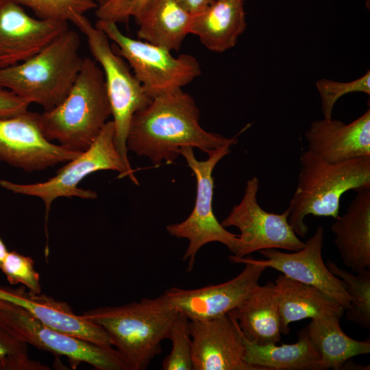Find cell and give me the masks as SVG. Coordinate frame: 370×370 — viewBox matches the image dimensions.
I'll list each match as a JSON object with an SVG mask.
<instances>
[{"label":"cell","instance_id":"obj_1","mask_svg":"<svg viewBox=\"0 0 370 370\" xmlns=\"http://www.w3.org/2000/svg\"><path fill=\"white\" fill-rule=\"evenodd\" d=\"M193 97L183 90L152 99L133 116L127 138V150L147 157L156 166L173 163L181 148L197 147L207 154L236 136L207 132L199 124Z\"/></svg>","mask_w":370,"mask_h":370},{"label":"cell","instance_id":"obj_2","mask_svg":"<svg viewBox=\"0 0 370 370\" xmlns=\"http://www.w3.org/2000/svg\"><path fill=\"white\" fill-rule=\"evenodd\" d=\"M177 313L163 293L123 306L96 308L81 316L106 332L110 345L132 370H144L162 352L161 342L168 338Z\"/></svg>","mask_w":370,"mask_h":370},{"label":"cell","instance_id":"obj_3","mask_svg":"<svg viewBox=\"0 0 370 370\" xmlns=\"http://www.w3.org/2000/svg\"><path fill=\"white\" fill-rule=\"evenodd\" d=\"M111 116L104 75L97 62L84 58L82 69L66 97L39 115L41 131L49 141L77 152L94 142Z\"/></svg>","mask_w":370,"mask_h":370},{"label":"cell","instance_id":"obj_4","mask_svg":"<svg viewBox=\"0 0 370 370\" xmlns=\"http://www.w3.org/2000/svg\"><path fill=\"white\" fill-rule=\"evenodd\" d=\"M369 186L370 156L329 163L307 150L300 157L297 186L287 208L288 223L303 238L308 232L306 216L336 219L345 193Z\"/></svg>","mask_w":370,"mask_h":370},{"label":"cell","instance_id":"obj_5","mask_svg":"<svg viewBox=\"0 0 370 370\" xmlns=\"http://www.w3.org/2000/svg\"><path fill=\"white\" fill-rule=\"evenodd\" d=\"M78 34L67 29L38 53L0 69V86L49 110L67 95L84 62Z\"/></svg>","mask_w":370,"mask_h":370},{"label":"cell","instance_id":"obj_6","mask_svg":"<svg viewBox=\"0 0 370 370\" xmlns=\"http://www.w3.org/2000/svg\"><path fill=\"white\" fill-rule=\"evenodd\" d=\"M73 24L86 36L88 49L103 75L114 125V145L130 180L138 185L127 156V138L134 114L151 101L126 60L114 51L110 39L84 16Z\"/></svg>","mask_w":370,"mask_h":370},{"label":"cell","instance_id":"obj_7","mask_svg":"<svg viewBox=\"0 0 370 370\" xmlns=\"http://www.w3.org/2000/svg\"><path fill=\"white\" fill-rule=\"evenodd\" d=\"M116 24L97 20L95 25L115 43L117 53L128 63L149 99L181 90L201 75L195 57L190 54L174 57L166 49L125 35Z\"/></svg>","mask_w":370,"mask_h":370},{"label":"cell","instance_id":"obj_8","mask_svg":"<svg viewBox=\"0 0 370 370\" xmlns=\"http://www.w3.org/2000/svg\"><path fill=\"white\" fill-rule=\"evenodd\" d=\"M236 142L228 143L210 151L208 159L204 161L196 159L191 147H182L180 151L196 177L195 202L191 213L184 221L168 225L166 229L171 236L188 241V247L183 256V260L188 261V271L193 269L199 250L209 243H221L234 255L238 249V234L230 232L219 222L212 207L213 170L218 162L230 153L231 146Z\"/></svg>","mask_w":370,"mask_h":370},{"label":"cell","instance_id":"obj_9","mask_svg":"<svg viewBox=\"0 0 370 370\" xmlns=\"http://www.w3.org/2000/svg\"><path fill=\"white\" fill-rule=\"evenodd\" d=\"M0 325L27 345L66 356L73 369L84 362L97 370H132L111 345L97 344L55 330L21 306L3 299H0Z\"/></svg>","mask_w":370,"mask_h":370},{"label":"cell","instance_id":"obj_10","mask_svg":"<svg viewBox=\"0 0 370 370\" xmlns=\"http://www.w3.org/2000/svg\"><path fill=\"white\" fill-rule=\"evenodd\" d=\"M114 125L108 121L99 134L84 152L66 162L56 175L42 182L21 184L1 180L0 186L16 194L34 196L41 199L45 207V221L53 201L59 197H77L95 199L97 193L78 187V184L91 173L103 170L119 173V177H128L125 166L114 145Z\"/></svg>","mask_w":370,"mask_h":370},{"label":"cell","instance_id":"obj_11","mask_svg":"<svg viewBox=\"0 0 370 370\" xmlns=\"http://www.w3.org/2000/svg\"><path fill=\"white\" fill-rule=\"evenodd\" d=\"M259 180L249 179L240 203L233 206L221 221L224 227H236L241 232L237 257H245L266 249H282L295 251L304 246L288 221L286 209L281 214L269 212L261 208L257 199Z\"/></svg>","mask_w":370,"mask_h":370},{"label":"cell","instance_id":"obj_12","mask_svg":"<svg viewBox=\"0 0 370 370\" xmlns=\"http://www.w3.org/2000/svg\"><path fill=\"white\" fill-rule=\"evenodd\" d=\"M232 263L245 264L243 270L223 283L196 289L171 287L164 292L171 306L189 320H202L227 314L237 308L259 284L267 269L254 258L230 256Z\"/></svg>","mask_w":370,"mask_h":370},{"label":"cell","instance_id":"obj_13","mask_svg":"<svg viewBox=\"0 0 370 370\" xmlns=\"http://www.w3.org/2000/svg\"><path fill=\"white\" fill-rule=\"evenodd\" d=\"M39 115L27 110L0 119L1 162L32 172L66 163L82 153L47 140L41 131Z\"/></svg>","mask_w":370,"mask_h":370},{"label":"cell","instance_id":"obj_14","mask_svg":"<svg viewBox=\"0 0 370 370\" xmlns=\"http://www.w3.org/2000/svg\"><path fill=\"white\" fill-rule=\"evenodd\" d=\"M323 243L324 229L319 225L301 249L291 252L262 249L259 252L264 259L254 260L267 269H273L292 280L319 289L347 310L351 307L352 298L343 280L334 275L323 262Z\"/></svg>","mask_w":370,"mask_h":370},{"label":"cell","instance_id":"obj_15","mask_svg":"<svg viewBox=\"0 0 370 370\" xmlns=\"http://www.w3.org/2000/svg\"><path fill=\"white\" fill-rule=\"evenodd\" d=\"M68 23L35 18L14 0H0V69L38 53L69 29Z\"/></svg>","mask_w":370,"mask_h":370},{"label":"cell","instance_id":"obj_16","mask_svg":"<svg viewBox=\"0 0 370 370\" xmlns=\"http://www.w3.org/2000/svg\"><path fill=\"white\" fill-rule=\"evenodd\" d=\"M193 370H262L243 360L241 330L230 314L190 320Z\"/></svg>","mask_w":370,"mask_h":370},{"label":"cell","instance_id":"obj_17","mask_svg":"<svg viewBox=\"0 0 370 370\" xmlns=\"http://www.w3.org/2000/svg\"><path fill=\"white\" fill-rule=\"evenodd\" d=\"M305 136L308 150L329 163L370 156V109L349 123L332 118L314 121Z\"/></svg>","mask_w":370,"mask_h":370},{"label":"cell","instance_id":"obj_18","mask_svg":"<svg viewBox=\"0 0 370 370\" xmlns=\"http://www.w3.org/2000/svg\"><path fill=\"white\" fill-rule=\"evenodd\" d=\"M0 299L21 306L36 319L55 330L97 344L110 345L106 332L99 325L74 313L70 306L41 293L0 286Z\"/></svg>","mask_w":370,"mask_h":370},{"label":"cell","instance_id":"obj_19","mask_svg":"<svg viewBox=\"0 0 370 370\" xmlns=\"http://www.w3.org/2000/svg\"><path fill=\"white\" fill-rule=\"evenodd\" d=\"M355 191L346 212L330 228L344 265L358 273L370 269V186Z\"/></svg>","mask_w":370,"mask_h":370},{"label":"cell","instance_id":"obj_20","mask_svg":"<svg viewBox=\"0 0 370 370\" xmlns=\"http://www.w3.org/2000/svg\"><path fill=\"white\" fill-rule=\"evenodd\" d=\"M243 335L258 345L277 344L281 340L279 298L275 284L258 285L232 311Z\"/></svg>","mask_w":370,"mask_h":370},{"label":"cell","instance_id":"obj_21","mask_svg":"<svg viewBox=\"0 0 370 370\" xmlns=\"http://www.w3.org/2000/svg\"><path fill=\"white\" fill-rule=\"evenodd\" d=\"M246 27L244 3L214 0L193 14L190 34L197 36L210 51L222 53L236 45Z\"/></svg>","mask_w":370,"mask_h":370},{"label":"cell","instance_id":"obj_22","mask_svg":"<svg viewBox=\"0 0 370 370\" xmlns=\"http://www.w3.org/2000/svg\"><path fill=\"white\" fill-rule=\"evenodd\" d=\"M193 14L175 0H146L134 18L138 39L170 51H177L188 34Z\"/></svg>","mask_w":370,"mask_h":370},{"label":"cell","instance_id":"obj_23","mask_svg":"<svg viewBox=\"0 0 370 370\" xmlns=\"http://www.w3.org/2000/svg\"><path fill=\"white\" fill-rule=\"evenodd\" d=\"M280 312L281 332L288 334L295 321L333 314L341 318L344 308L319 289L280 274L275 281Z\"/></svg>","mask_w":370,"mask_h":370},{"label":"cell","instance_id":"obj_24","mask_svg":"<svg viewBox=\"0 0 370 370\" xmlns=\"http://www.w3.org/2000/svg\"><path fill=\"white\" fill-rule=\"evenodd\" d=\"M245 347L243 360L262 370H321L320 356L311 343L306 328L292 344L258 345L242 333Z\"/></svg>","mask_w":370,"mask_h":370},{"label":"cell","instance_id":"obj_25","mask_svg":"<svg viewBox=\"0 0 370 370\" xmlns=\"http://www.w3.org/2000/svg\"><path fill=\"white\" fill-rule=\"evenodd\" d=\"M341 317L328 314L311 319L306 328L320 356L321 370L339 369L349 359L370 352V340L358 341L341 329Z\"/></svg>","mask_w":370,"mask_h":370},{"label":"cell","instance_id":"obj_26","mask_svg":"<svg viewBox=\"0 0 370 370\" xmlns=\"http://www.w3.org/2000/svg\"><path fill=\"white\" fill-rule=\"evenodd\" d=\"M327 267L345 283L352 303L347 310V318L360 326L370 329V269L363 270L356 275L341 269L328 260Z\"/></svg>","mask_w":370,"mask_h":370},{"label":"cell","instance_id":"obj_27","mask_svg":"<svg viewBox=\"0 0 370 370\" xmlns=\"http://www.w3.org/2000/svg\"><path fill=\"white\" fill-rule=\"evenodd\" d=\"M31 9L37 18L64 21L73 23L98 5L94 0H14Z\"/></svg>","mask_w":370,"mask_h":370},{"label":"cell","instance_id":"obj_28","mask_svg":"<svg viewBox=\"0 0 370 370\" xmlns=\"http://www.w3.org/2000/svg\"><path fill=\"white\" fill-rule=\"evenodd\" d=\"M189 321L186 316L178 312L169 334L168 338L171 341L172 348L162 361L163 370H193Z\"/></svg>","mask_w":370,"mask_h":370},{"label":"cell","instance_id":"obj_29","mask_svg":"<svg viewBox=\"0 0 370 370\" xmlns=\"http://www.w3.org/2000/svg\"><path fill=\"white\" fill-rule=\"evenodd\" d=\"M316 88L319 92L323 118L330 119L336 101L343 95L352 92L370 95V71L351 82H337L328 79L317 81Z\"/></svg>","mask_w":370,"mask_h":370},{"label":"cell","instance_id":"obj_30","mask_svg":"<svg viewBox=\"0 0 370 370\" xmlns=\"http://www.w3.org/2000/svg\"><path fill=\"white\" fill-rule=\"evenodd\" d=\"M28 358L27 344L0 325V370H49Z\"/></svg>","mask_w":370,"mask_h":370},{"label":"cell","instance_id":"obj_31","mask_svg":"<svg viewBox=\"0 0 370 370\" xmlns=\"http://www.w3.org/2000/svg\"><path fill=\"white\" fill-rule=\"evenodd\" d=\"M34 264L30 256L12 251L8 253L0 269L10 284H21L29 291L39 294L42 291L40 275L35 270Z\"/></svg>","mask_w":370,"mask_h":370},{"label":"cell","instance_id":"obj_32","mask_svg":"<svg viewBox=\"0 0 370 370\" xmlns=\"http://www.w3.org/2000/svg\"><path fill=\"white\" fill-rule=\"evenodd\" d=\"M146 0H107L98 5L95 10L97 20L109 21L116 23H127L135 18Z\"/></svg>","mask_w":370,"mask_h":370},{"label":"cell","instance_id":"obj_33","mask_svg":"<svg viewBox=\"0 0 370 370\" xmlns=\"http://www.w3.org/2000/svg\"><path fill=\"white\" fill-rule=\"evenodd\" d=\"M29 103L10 90L0 86V119L20 114L28 110Z\"/></svg>","mask_w":370,"mask_h":370},{"label":"cell","instance_id":"obj_34","mask_svg":"<svg viewBox=\"0 0 370 370\" xmlns=\"http://www.w3.org/2000/svg\"><path fill=\"white\" fill-rule=\"evenodd\" d=\"M180 5L192 14H195L212 3L214 0H175Z\"/></svg>","mask_w":370,"mask_h":370},{"label":"cell","instance_id":"obj_35","mask_svg":"<svg viewBox=\"0 0 370 370\" xmlns=\"http://www.w3.org/2000/svg\"><path fill=\"white\" fill-rule=\"evenodd\" d=\"M8 252L5 245L0 237V267Z\"/></svg>","mask_w":370,"mask_h":370},{"label":"cell","instance_id":"obj_36","mask_svg":"<svg viewBox=\"0 0 370 370\" xmlns=\"http://www.w3.org/2000/svg\"><path fill=\"white\" fill-rule=\"evenodd\" d=\"M94 1L96 2V3L98 5H100L104 3L107 0H94Z\"/></svg>","mask_w":370,"mask_h":370},{"label":"cell","instance_id":"obj_37","mask_svg":"<svg viewBox=\"0 0 370 370\" xmlns=\"http://www.w3.org/2000/svg\"><path fill=\"white\" fill-rule=\"evenodd\" d=\"M232 1L244 3L246 0H232Z\"/></svg>","mask_w":370,"mask_h":370}]
</instances>
